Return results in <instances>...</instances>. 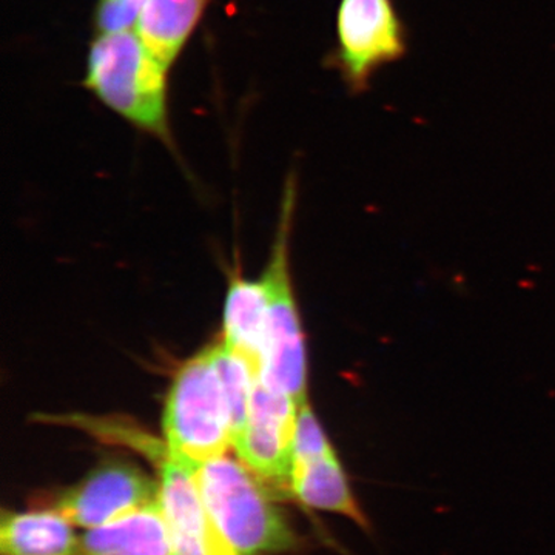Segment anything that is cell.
<instances>
[{"label":"cell","instance_id":"6da1fadb","mask_svg":"<svg viewBox=\"0 0 555 555\" xmlns=\"http://www.w3.org/2000/svg\"><path fill=\"white\" fill-rule=\"evenodd\" d=\"M169 69L137 30L100 33L90 46L83 86L131 126L171 145Z\"/></svg>","mask_w":555,"mask_h":555},{"label":"cell","instance_id":"7a4b0ae2","mask_svg":"<svg viewBox=\"0 0 555 555\" xmlns=\"http://www.w3.org/2000/svg\"><path fill=\"white\" fill-rule=\"evenodd\" d=\"M192 473L208 514L241 554H280L297 546V537L273 505L268 485L238 456H218Z\"/></svg>","mask_w":555,"mask_h":555},{"label":"cell","instance_id":"3957f363","mask_svg":"<svg viewBox=\"0 0 555 555\" xmlns=\"http://www.w3.org/2000/svg\"><path fill=\"white\" fill-rule=\"evenodd\" d=\"M164 441L188 469L233 449V418L211 346L178 369L163 415Z\"/></svg>","mask_w":555,"mask_h":555},{"label":"cell","instance_id":"277c9868","mask_svg":"<svg viewBox=\"0 0 555 555\" xmlns=\"http://www.w3.org/2000/svg\"><path fill=\"white\" fill-rule=\"evenodd\" d=\"M294 199V185H288L272 258L261 278L268 292V345L259 382L302 404L308 401V357L288 272V230Z\"/></svg>","mask_w":555,"mask_h":555},{"label":"cell","instance_id":"5b68a950","mask_svg":"<svg viewBox=\"0 0 555 555\" xmlns=\"http://www.w3.org/2000/svg\"><path fill=\"white\" fill-rule=\"evenodd\" d=\"M408 50V28L393 0L339 2L337 43L327 62L350 93L367 91L379 69L403 60Z\"/></svg>","mask_w":555,"mask_h":555},{"label":"cell","instance_id":"8992f818","mask_svg":"<svg viewBox=\"0 0 555 555\" xmlns=\"http://www.w3.org/2000/svg\"><path fill=\"white\" fill-rule=\"evenodd\" d=\"M299 408L301 404L297 400L270 389L258 379L246 423L233 441V451L251 473L266 485L286 492Z\"/></svg>","mask_w":555,"mask_h":555},{"label":"cell","instance_id":"52a82bcc","mask_svg":"<svg viewBox=\"0 0 555 555\" xmlns=\"http://www.w3.org/2000/svg\"><path fill=\"white\" fill-rule=\"evenodd\" d=\"M160 499L159 481L124 460H108L65 489L53 509L83 529L100 528Z\"/></svg>","mask_w":555,"mask_h":555},{"label":"cell","instance_id":"ba28073f","mask_svg":"<svg viewBox=\"0 0 555 555\" xmlns=\"http://www.w3.org/2000/svg\"><path fill=\"white\" fill-rule=\"evenodd\" d=\"M158 467L160 502L169 520L177 555H243L222 535L204 505L192 469L170 452L153 465Z\"/></svg>","mask_w":555,"mask_h":555},{"label":"cell","instance_id":"9c48e42d","mask_svg":"<svg viewBox=\"0 0 555 555\" xmlns=\"http://www.w3.org/2000/svg\"><path fill=\"white\" fill-rule=\"evenodd\" d=\"M80 555H177L160 499L80 534Z\"/></svg>","mask_w":555,"mask_h":555},{"label":"cell","instance_id":"30bf717a","mask_svg":"<svg viewBox=\"0 0 555 555\" xmlns=\"http://www.w3.org/2000/svg\"><path fill=\"white\" fill-rule=\"evenodd\" d=\"M221 341L261 375L268 345V292L262 280L235 278L232 281L225 299Z\"/></svg>","mask_w":555,"mask_h":555},{"label":"cell","instance_id":"8fae6325","mask_svg":"<svg viewBox=\"0 0 555 555\" xmlns=\"http://www.w3.org/2000/svg\"><path fill=\"white\" fill-rule=\"evenodd\" d=\"M76 526L53 507L49 509L2 511L0 555H80Z\"/></svg>","mask_w":555,"mask_h":555},{"label":"cell","instance_id":"7c38bea8","mask_svg":"<svg viewBox=\"0 0 555 555\" xmlns=\"http://www.w3.org/2000/svg\"><path fill=\"white\" fill-rule=\"evenodd\" d=\"M288 494L312 509L345 516L364 531L371 528L335 452L292 465Z\"/></svg>","mask_w":555,"mask_h":555},{"label":"cell","instance_id":"4fadbf2b","mask_svg":"<svg viewBox=\"0 0 555 555\" xmlns=\"http://www.w3.org/2000/svg\"><path fill=\"white\" fill-rule=\"evenodd\" d=\"M214 0H147L137 33L167 68L173 67Z\"/></svg>","mask_w":555,"mask_h":555},{"label":"cell","instance_id":"5bb4252c","mask_svg":"<svg viewBox=\"0 0 555 555\" xmlns=\"http://www.w3.org/2000/svg\"><path fill=\"white\" fill-rule=\"evenodd\" d=\"M332 452H335L334 448H332L331 441L327 440L323 427L318 423L309 403L301 404L298 412L297 430H295L292 465L309 462V460L332 454Z\"/></svg>","mask_w":555,"mask_h":555},{"label":"cell","instance_id":"9a60e30c","mask_svg":"<svg viewBox=\"0 0 555 555\" xmlns=\"http://www.w3.org/2000/svg\"><path fill=\"white\" fill-rule=\"evenodd\" d=\"M147 0H100L96 10L98 33L129 30L137 24Z\"/></svg>","mask_w":555,"mask_h":555}]
</instances>
